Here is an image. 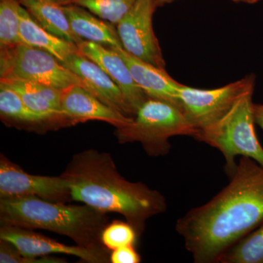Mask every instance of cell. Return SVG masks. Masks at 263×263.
<instances>
[{
	"mask_svg": "<svg viewBox=\"0 0 263 263\" xmlns=\"http://www.w3.org/2000/svg\"><path fill=\"white\" fill-rule=\"evenodd\" d=\"M62 65L80 78L86 89L103 103L133 118L119 86L98 64L79 52L69 57Z\"/></svg>",
	"mask_w": 263,
	"mask_h": 263,
	"instance_id": "cell-13",
	"label": "cell"
},
{
	"mask_svg": "<svg viewBox=\"0 0 263 263\" xmlns=\"http://www.w3.org/2000/svg\"><path fill=\"white\" fill-rule=\"evenodd\" d=\"M114 48L124 59L136 84L148 98L167 102L182 110L179 98L181 84L175 81L165 69L142 61L123 48Z\"/></svg>",
	"mask_w": 263,
	"mask_h": 263,
	"instance_id": "cell-14",
	"label": "cell"
},
{
	"mask_svg": "<svg viewBox=\"0 0 263 263\" xmlns=\"http://www.w3.org/2000/svg\"><path fill=\"white\" fill-rule=\"evenodd\" d=\"M0 239L6 240L25 257H41L51 254L75 256L89 263L110 262V254L84 248L80 246L64 245L56 240L19 227L1 226Z\"/></svg>",
	"mask_w": 263,
	"mask_h": 263,
	"instance_id": "cell-10",
	"label": "cell"
},
{
	"mask_svg": "<svg viewBox=\"0 0 263 263\" xmlns=\"http://www.w3.org/2000/svg\"><path fill=\"white\" fill-rule=\"evenodd\" d=\"M19 14L22 43L48 52L62 64L71 55L79 53L77 44L57 37L43 28L22 5Z\"/></svg>",
	"mask_w": 263,
	"mask_h": 263,
	"instance_id": "cell-17",
	"label": "cell"
},
{
	"mask_svg": "<svg viewBox=\"0 0 263 263\" xmlns=\"http://www.w3.org/2000/svg\"><path fill=\"white\" fill-rule=\"evenodd\" d=\"M0 78L34 81L60 90L74 85L86 88L80 78L56 57L24 43L0 49Z\"/></svg>",
	"mask_w": 263,
	"mask_h": 263,
	"instance_id": "cell-6",
	"label": "cell"
},
{
	"mask_svg": "<svg viewBox=\"0 0 263 263\" xmlns=\"http://www.w3.org/2000/svg\"><path fill=\"white\" fill-rule=\"evenodd\" d=\"M18 0H0V49L22 43Z\"/></svg>",
	"mask_w": 263,
	"mask_h": 263,
	"instance_id": "cell-21",
	"label": "cell"
},
{
	"mask_svg": "<svg viewBox=\"0 0 263 263\" xmlns=\"http://www.w3.org/2000/svg\"><path fill=\"white\" fill-rule=\"evenodd\" d=\"M254 91L252 87L245 91L224 117L199 129L194 138L222 154L229 176L236 168L235 158L239 156L249 157L263 166V148L254 129Z\"/></svg>",
	"mask_w": 263,
	"mask_h": 263,
	"instance_id": "cell-4",
	"label": "cell"
},
{
	"mask_svg": "<svg viewBox=\"0 0 263 263\" xmlns=\"http://www.w3.org/2000/svg\"><path fill=\"white\" fill-rule=\"evenodd\" d=\"M78 48L81 54L98 64L117 84L134 118L148 98L136 84L124 59L114 48L91 41H84Z\"/></svg>",
	"mask_w": 263,
	"mask_h": 263,
	"instance_id": "cell-11",
	"label": "cell"
},
{
	"mask_svg": "<svg viewBox=\"0 0 263 263\" xmlns=\"http://www.w3.org/2000/svg\"><path fill=\"white\" fill-rule=\"evenodd\" d=\"M1 226L44 230L68 237L76 245L110 254L102 242L108 226L105 213L87 205H70L37 197L0 198Z\"/></svg>",
	"mask_w": 263,
	"mask_h": 263,
	"instance_id": "cell-3",
	"label": "cell"
},
{
	"mask_svg": "<svg viewBox=\"0 0 263 263\" xmlns=\"http://www.w3.org/2000/svg\"><path fill=\"white\" fill-rule=\"evenodd\" d=\"M48 1H51L52 3H54L60 5H65L70 4L72 0H48Z\"/></svg>",
	"mask_w": 263,
	"mask_h": 263,
	"instance_id": "cell-27",
	"label": "cell"
},
{
	"mask_svg": "<svg viewBox=\"0 0 263 263\" xmlns=\"http://www.w3.org/2000/svg\"><path fill=\"white\" fill-rule=\"evenodd\" d=\"M135 245L125 246L111 251L110 255L112 263H139L141 258L135 249Z\"/></svg>",
	"mask_w": 263,
	"mask_h": 263,
	"instance_id": "cell-25",
	"label": "cell"
},
{
	"mask_svg": "<svg viewBox=\"0 0 263 263\" xmlns=\"http://www.w3.org/2000/svg\"><path fill=\"white\" fill-rule=\"evenodd\" d=\"M37 197L48 201L72 200L70 188L61 176L29 174L4 155L0 157V198Z\"/></svg>",
	"mask_w": 263,
	"mask_h": 263,
	"instance_id": "cell-9",
	"label": "cell"
},
{
	"mask_svg": "<svg viewBox=\"0 0 263 263\" xmlns=\"http://www.w3.org/2000/svg\"><path fill=\"white\" fill-rule=\"evenodd\" d=\"M232 1L235 2V3H247V4H254V3H258L261 0H232Z\"/></svg>",
	"mask_w": 263,
	"mask_h": 263,
	"instance_id": "cell-28",
	"label": "cell"
},
{
	"mask_svg": "<svg viewBox=\"0 0 263 263\" xmlns=\"http://www.w3.org/2000/svg\"><path fill=\"white\" fill-rule=\"evenodd\" d=\"M156 1H157L158 7H160L164 4H167V3H172V2L176 1V0H156Z\"/></svg>",
	"mask_w": 263,
	"mask_h": 263,
	"instance_id": "cell-29",
	"label": "cell"
},
{
	"mask_svg": "<svg viewBox=\"0 0 263 263\" xmlns=\"http://www.w3.org/2000/svg\"><path fill=\"white\" fill-rule=\"evenodd\" d=\"M61 176L68 184L72 200L105 214H120L134 228L138 238L148 219L167 209L162 193L145 183L123 177L106 152L86 149L76 154Z\"/></svg>",
	"mask_w": 263,
	"mask_h": 263,
	"instance_id": "cell-2",
	"label": "cell"
},
{
	"mask_svg": "<svg viewBox=\"0 0 263 263\" xmlns=\"http://www.w3.org/2000/svg\"><path fill=\"white\" fill-rule=\"evenodd\" d=\"M61 108L72 124L97 120L108 123L117 129L130 124L134 119L110 108L79 85L62 90Z\"/></svg>",
	"mask_w": 263,
	"mask_h": 263,
	"instance_id": "cell-12",
	"label": "cell"
},
{
	"mask_svg": "<svg viewBox=\"0 0 263 263\" xmlns=\"http://www.w3.org/2000/svg\"><path fill=\"white\" fill-rule=\"evenodd\" d=\"M18 1H21V0H18Z\"/></svg>",
	"mask_w": 263,
	"mask_h": 263,
	"instance_id": "cell-30",
	"label": "cell"
},
{
	"mask_svg": "<svg viewBox=\"0 0 263 263\" xmlns=\"http://www.w3.org/2000/svg\"><path fill=\"white\" fill-rule=\"evenodd\" d=\"M138 237L136 230L129 224L122 221L108 223L102 233L103 245L108 250H115L125 246L135 245Z\"/></svg>",
	"mask_w": 263,
	"mask_h": 263,
	"instance_id": "cell-23",
	"label": "cell"
},
{
	"mask_svg": "<svg viewBox=\"0 0 263 263\" xmlns=\"http://www.w3.org/2000/svg\"><path fill=\"white\" fill-rule=\"evenodd\" d=\"M254 74L214 89H201L181 84L179 98L183 113L197 130L220 119L241 95L255 87Z\"/></svg>",
	"mask_w": 263,
	"mask_h": 263,
	"instance_id": "cell-7",
	"label": "cell"
},
{
	"mask_svg": "<svg viewBox=\"0 0 263 263\" xmlns=\"http://www.w3.org/2000/svg\"><path fill=\"white\" fill-rule=\"evenodd\" d=\"M157 7L156 0H137L116 26L123 48L127 53L164 69L165 62L152 25Z\"/></svg>",
	"mask_w": 263,
	"mask_h": 263,
	"instance_id": "cell-8",
	"label": "cell"
},
{
	"mask_svg": "<svg viewBox=\"0 0 263 263\" xmlns=\"http://www.w3.org/2000/svg\"><path fill=\"white\" fill-rule=\"evenodd\" d=\"M137 0H72L101 19L117 25Z\"/></svg>",
	"mask_w": 263,
	"mask_h": 263,
	"instance_id": "cell-22",
	"label": "cell"
},
{
	"mask_svg": "<svg viewBox=\"0 0 263 263\" xmlns=\"http://www.w3.org/2000/svg\"><path fill=\"white\" fill-rule=\"evenodd\" d=\"M0 262L1 263H64L67 262L65 259L60 257H25L18 252L9 242L0 239Z\"/></svg>",
	"mask_w": 263,
	"mask_h": 263,
	"instance_id": "cell-24",
	"label": "cell"
},
{
	"mask_svg": "<svg viewBox=\"0 0 263 263\" xmlns=\"http://www.w3.org/2000/svg\"><path fill=\"white\" fill-rule=\"evenodd\" d=\"M0 84L14 90L33 111L56 121L61 127L72 125L62 112V90L15 78H0Z\"/></svg>",
	"mask_w": 263,
	"mask_h": 263,
	"instance_id": "cell-15",
	"label": "cell"
},
{
	"mask_svg": "<svg viewBox=\"0 0 263 263\" xmlns=\"http://www.w3.org/2000/svg\"><path fill=\"white\" fill-rule=\"evenodd\" d=\"M220 263H263V221L219 257Z\"/></svg>",
	"mask_w": 263,
	"mask_h": 263,
	"instance_id": "cell-20",
	"label": "cell"
},
{
	"mask_svg": "<svg viewBox=\"0 0 263 263\" xmlns=\"http://www.w3.org/2000/svg\"><path fill=\"white\" fill-rule=\"evenodd\" d=\"M253 113L255 124L263 130V104L254 103Z\"/></svg>",
	"mask_w": 263,
	"mask_h": 263,
	"instance_id": "cell-26",
	"label": "cell"
},
{
	"mask_svg": "<svg viewBox=\"0 0 263 263\" xmlns=\"http://www.w3.org/2000/svg\"><path fill=\"white\" fill-rule=\"evenodd\" d=\"M197 130L181 109L157 99H147L138 109L133 122L117 128L115 135L119 143H141L150 157L168 155L169 140L178 136L195 138Z\"/></svg>",
	"mask_w": 263,
	"mask_h": 263,
	"instance_id": "cell-5",
	"label": "cell"
},
{
	"mask_svg": "<svg viewBox=\"0 0 263 263\" xmlns=\"http://www.w3.org/2000/svg\"><path fill=\"white\" fill-rule=\"evenodd\" d=\"M230 178L212 200L176 221V232L195 263L218 262L263 221V166L241 157Z\"/></svg>",
	"mask_w": 263,
	"mask_h": 263,
	"instance_id": "cell-1",
	"label": "cell"
},
{
	"mask_svg": "<svg viewBox=\"0 0 263 263\" xmlns=\"http://www.w3.org/2000/svg\"><path fill=\"white\" fill-rule=\"evenodd\" d=\"M0 116L2 120L7 124L26 129L61 127L56 121L33 111L14 90L2 84H0Z\"/></svg>",
	"mask_w": 263,
	"mask_h": 263,
	"instance_id": "cell-18",
	"label": "cell"
},
{
	"mask_svg": "<svg viewBox=\"0 0 263 263\" xmlns=\"http://www.w3.org/2000/svg\"><path fill=\"white\" fill-rule=\"evenodd\" d=\"M19 2L28 10L34 20L51 34L77 45L84 41L72 32L62 5L48 0H21Z\"/></svg>",
	"mask_w": 263,
	"mask_h": 263,
	"instance_id": "cell-19",
	"label": "cell"
},
{
	"mask_svg": "<svg viewBox=\"0 0 263 263\" xmlns=\"http://www.w3.org/2000/svg\"><path fill=\"white\" fill-rule=\"evenodd\" d=\"M72 32L83 41H91L107 47L123 48L114 24L99 18L79 5H62Z\"/></svg>",
	"mask_w": 263,
	"mask_h": 263,
	"instance_id": "cell-16",
	"label": "cell"
}]
</instances>
